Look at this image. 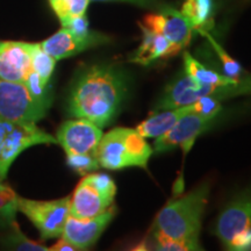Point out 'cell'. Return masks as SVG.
Listing matches in <instances>:
<instances>
[{
    "instance_id": "1",
    "label": "cell",
    "mask_w": 251,
    "mask_h": 251,
    "mask_svg": "<svg viewBox=\"0 0 251 251\" xmlns=\"http://www.w3.org/2000/svg\"><path fill=\"white\" fill-rule=\"evenodd\" d=\"M129 91V78L114 64H93L79 71L68 96V113L100 128L114 120Z\"/></svg>"
},
{
    "instance_id": "2",
    "label": "cell",
    "mask_w": 251,
    "mask_h": 251,
    "mask_svg": "<svg viewBox=\"0 0 251 251\" xmlns=\"http://www.w3.org/2000/svg\"><path fill=\"white\" fill-rule=\"evenodd\" d=\"M209 192L211 184L205 181L191 192L166 203L152 224L149 249L202 250L199 238Z\"/></svg>"
},
{
    "instance_id": "3",
    "label": "cell",
    "mask_w": 251,
    "mask_h": 251,
    "mask_svg": "<svg viewBox=\"0 0 251 251\" xmlns=\"http://www.w3.org/2000/svg\"><path fill=\"white\" fill-rule=\"evenodd\" d=\"M152 152L151 147L136 129L119 127L102 134L96 157L100 168L117 171L131 166L146 169Z\"/></svg>"
},
{
    "instance_id": "4",
    "label": "cell",
    "mask_w": 251,
    "mask_h": 251,
    "mask_svg": "<svg viewBox=\"0 0 251 251\" xmlns=\"http://www.w3.org/2000/svg\"><path fill=\"white\" fill-rule=\"evenodd\" d=\"M249 93H251V76L241 78L236 83L228 84V85H202L191 79L184 72L166 87L156 105L155 111L158 112L191 105L205 97L224 100Z\"/></svg>"
},
{
    "instance_id": "5",
    "label": "cell",
    "mask_w": 251,
    "mask_h": 251,
    "mask_svg": "<svg viewBox=\"0 0 251 251\" xmlns=\"http://www.w3.org/2000/svg\"><path fill=\"white\" fill-rule=\"evenodd\" d=\"M214 233L227 250L251 249V184L226 205Z\"/></svg>"
},
{
    "instance_id": "6",
    "label": "cell",
    "mask_w": 251,
    "mask_h": 251,
    "mask_svg": "<svg viewBox=\"0 0 251 251\" xmlns=\"http://www.w3.org/2000/svg\"><path fill=\"white\" fill-rule=\"evenodd\" d=\"M42 144L58 142L55 136L33 122L0 119V179H5L12 164L25 150Z\"/></svg>"
},
{
    "instance_id": "7",
    "label": "cell",
    "mask_w": 251,
    "mask_h": 251,
    "mask_svg": "<svg viewBox=\"0 0 251 251\" xmlns=\"http://www.w3.org/2000/svg\"><path fill=\"white\" fill-rule=\"evenodd\" d=\"M115 196L117 185L108 175L87 174L70 197V215L86 219L102 214L114 205Z\"/></svg>"
},
{
    "instance_id": "8",
    "label": "cell",
    "mask_w": 251,
    "mask_h": 251,
    "mask_svg": "<svg viewBox=\"0 0 251 251\" xmlns=\"http://www.w3.org/2000/svg\"><path fill=\"white\" fill-rule=\"evenodd\" d=\"M51 103L37 99L25 83L0 78V119L37 124Z\"/></svg>"
},
{
    "instance_id": "9",
    "label": "cell",
    "mask_w": 251,
    "mask_h": 251,
    "mask_svg": "<svg viewBox=\"0 0 251 251\" xmlns=\"http://www.w3.org/2000/svg\"><path fill=\"white\" fill-rule=\"evenodd\" d=\"M21 212L40 231L42 240L58 238L70 215V197L55 200H33L18 197Z\"/></svg>"
},
{
    "instance_id": "10",
    "label": "cell",
    "mask_w": 251,
    "mask_h": 251,
    "mask_svg": "<svg viewBox=\"0 0 251 251\" xmlns=\"http://www.w3.org/2000/svg\"><path fill=\"white\" fill-rule=\"evenodd\" d=\"M102 134V128L93 122L75 118L63 122L56 133V140L67 156H96Z\"/></svg>"
},
{
    "instance_id": "11",
    "label": "cell",
    "mask_w": 251,
    "mask_h": 251,
    "mask_svg": "<svg viewBox=\"0 0 251 251\" xmlns=\"http://www.w3.org/2000/svg\"><path fill=\"white\" fill-rule=\"evenodd\" d=\"M218 115L219 113L199 114V113L194 112L184 115L176 122V125L170 130L155 139L152 151L163 153L178 148V147H180L184 152L190 151L197 137L207 129V127L212 124Z\"/></svg>"
},
{
    "instance_id": "12",
    "label": "cell",
    "mask_w": 251,
    "mask_h": 251,
    "mask_svg": "<svg viewBox=\"0 0 251 251\" xmlns=\"http://www.w3.org/2000/svg\"><path fill=\"white\" fill-rule=\"evenodd\" d=\"M111 39L99 31L91 30L86 35H78L68 28L62 27L54 35L41 42L40 45L47 54L54 57L56 61L72 57L87 49L94 48L108 43Z\"/></svg>"
},
{
    "instance_id": "13",
    "label": "cell",
    "mask_w": 251,
    "mask_h": 251,
    "mask_svg": "<svg viewBox=\"0 0 251 251\" xmlns=\"http://www.w3.org/2000/svg\"><path fill=\"white\" fill-rule=\"evenodd\" d=\"M114 214V207H112L108 211L94 218L80 219L69 215L61 237L74 244L77 251L90 249L97 243V241L111 224Z\"/></svg>"
},
{
    "instance_id": "14",
    "label": "cell",
    "mask_w": 251,
    "mask_h": 251,
    "mask_svg": "<svg viewBox=\"0 0 251 251\" xmlns=\"http://www.w3.org/2000/svg\"><path fill=\"white\" fill-rule=\"evenodd\" d=\"M142 25L156 33L162 34L181 50L188 46L196 31L187 19L176 8L165 12H152L144 17Z\"/></svg>"
},
{
    "instance_id": "15",
    "label": "cell",
    "mask_w": 251,
    "mask_h": 251,
    "mask_svg": "<svg viewBox=\"0 0 251 251\" xmlns=\"http://www.w3.org/2000/svg\"><path fill=\"white\" fill-rule=\"evenodd\" d=\"M33 43L24 41H0V78L25 83L31 69Z\"/></svg>"
},
{
    "instance_id": "16",
    "label": "cell",
    "mask_w": 251,
    "mask_h": 251,
    "mask_svg": "<svg viewBox=\"0 0 251 251\" xmlns=\"http://www.w3.org/2000/svg\"><path fill=\"white\" fill-rule=\"evenodd\" d=\"M142 30V41L139 48L135 50L130 61L140 65H149L157 59L171 57L179 54L180 48L175 46L162 34L156 33L140 24Z\"/></svg>"
},
{
    "instance_id": "17",
    "label": "cell",
    "mask_w": 251,
    "mask_h": 251,
    "mask_svg": "<svg viewBox=\"0 0 251 251\" xmlns=\"http://www.w3.org/2000/svg\"><path fill=\"white\" fill-rule=\"evenodd\" d=\"M193 112V105H185L180 107L158 111L147 120L141 122L135 129L144 139H157L170 130L179 119Z\"/></svg>"
},
{
    "instance_id": "18",
    "label": "cell",
    "mask_w": 251,
    "mask_h": 251,
    "mask_svg": "<svg viewBox=\"0 0 251 251\" xmlns=\"http://www.w3.org/2000/svg\"><path fill=\"white\" fill-rule=\"evenodd\" d=\"M184 72L191 79L202 85H228L241 79V78L235 79L206 68L188 51L184 52Z\"/></svg>"
},
{
    "instance_id": "19",
    "label": "cell",
    "mask_w": 251,
    "mask_h": 251,
    "mask_svg": "<svg viewBox=\"0 0 251 251\" xmlns=\"http://www.w3.org/2000/svg\"><path fill=\"white\" fill-rule=\"evenodd\" d=\"M180 13L187 19L194 30H206L211 23L213 0H185Z\"/></svg>"
},
{
    "instance_id": "20",
    "label": "cell",
    "mask_w": 251,
    "mask_h": 251,
    "mask_svg": "<svg viewBox=\"0 0 251 251\" xmlns=\"http://www.w3.org/2000/svg\"><path fill=\"white\" fill-rule=\"evenodd\" d=\"M56 59L47 54L40 43H33L31 48V69L40 77L45 86H48L51 79L52 72L55 70Z\"/></svg>"
},
{
    "instance_id": "21",
    "label": "cell",
    "mask_w": 251,
    "mask_h": 251,
    "mask_svg": "<svg viewBox=\"0 0 251 251\" xmlns=\"http://www.w3.org/2000/svg\"><path fill=\"white\" fill-rule=\"evenodd\" d=\"M48 2L63 25L72 18L85 15L91 0H48Z\"/></svg>"
},
{
    "instance_id": "22",
    "label": "cell",
    "mask_w": 251,
    "mask_h": 251,
    "mask_svg": "<svg viewBox=\"0 0 251 251\" xmlns=\"http://www.w3.org/2000/svg\"><path fill=\"white\" fill-rule=\"evenodd\" d=\"M9 228H11V231L2 240V244L7 249L19 251H49V248L46 247L45 244H41L28 238L21 231L20 227L15 221L9 226Z\"/></svg>"
},
{
    "instance_id": "23",
    "label": "cell",
    "mask_w": 251,
    "mask_h": 251,
    "mask_svg": "<svg viewBox=\"0 0 251 251\" xmlns=\"http://www.w3.org/2000/svg\"><path fill=\"white\" fill-rule=\"evenodd\" d=\"M18 197L13 188L0 179V224L11 226L15 221Z\"/></svg>"
},
{
    "instance_id": "24",
    "label": "cell",
    "mask_w": 251,
    "mask_h": 251,
    "mask_svg": "<svg viewBox=\"0 0 251 251\" xmlns=\"http://www.w3.org/2000/svg\"><path fill=\"white\" fill-rule=\"evenodd\" d=\"M199 33H201L202 35L209 41V43H211V46L213 47V49H214L216 55H218L220 62H221L222 67H224L226 76L235 78V79L241 78V75L243 74V69L241 67L240 63L235 61L233 57H230L228 52L226 51V50L222 48V47L220 46L208 33H207V30H199Z\"/></svg>"
},
{
    "instance_id": "25",
    "label": "cell",
    "mask_w": 251,
    "mask_h": 251,
    "mask_svg": "<svg viewBox=\"0 0 251 251\" xmlns=\"http://www.w3.org/2000/svg\"><path fill=\"white\" fill-rule=\"evenodd\" d=\"M67 163L78 175L85 176L100 168L96 156H67Z\"/></svg>"
},
{
    "instance_id": "26",
    "label": "cell",
    "mask_w": 251,
    "mask_h": 251,
    "mask_svg": "<svg viewBox=\"0 0 251 251\" xmlns=\"http://www.w3.org/2000/svg\"><path fill=\"white\" fill-rule=\"evenodd\" d=\"M91 1H100V2H127L139 7L149 9L152 12H165L169 9L174 8L171 5L166 4L163 0H91Z\"/></svg>"
},
{
    "instance_id": "27",
    "label": "cell",
    "mask_w": 251,
    "mask_h": 251,
    "mask_svg": "<svg viewBox=\"0 0 251 251\" xmlns=\"http://www.w3.org/2000/svg\"><path fill=\"white\" fill-rule=\"evenodd\" d=\"M49 251H77V249L74 244H71L65 238L59 237L58 242L55 243L52 247H50Z\"/></svg>"
}]
</instances>
